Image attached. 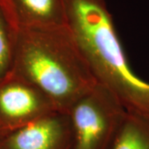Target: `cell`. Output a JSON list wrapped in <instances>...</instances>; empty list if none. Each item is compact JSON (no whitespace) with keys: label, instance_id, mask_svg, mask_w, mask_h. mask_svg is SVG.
I'll use <instances>...</instances> for the list:
<instances>
[{"label":"cell","instance_id":"1","mask_svg":"<svg viewBox=\"0 0 149 149\" xmlns=\"http://www.w3.org/2000/svg\"><path fill=\"white\" fill-rule=\"evenodd\" d=\"M11 72L65 113L98 83L68 26L17 30Z\"/></svg>","mask_w":149,"mask_h":149},{"label":"cell","instance_id":"2","mask_svg":"<svg viewBox=\"0 0 149 149\" xmlns=\"http://www.w3.org/2000/svg\"><path fill=\"white\" fill-rule=\"evenodd\" d=\"M67 26L98 83L128 113L149 118V83L131 68L105 0H65Z\"/></svg>","mask_w":149,"mask_h":149},{"label":"cell","instance_id":"3","mask_svg":"<svg viewBox=\"0 0 149 149\" xmlns=\"http://www.w3.org/2000/svg\"><path fill=\"white\" fill-rule=\"evenodd\" d=\"M126 113L117 97L97 83L67 113L74 149H110Z\"/></svg>","mask_w":149,"mask_h":149},{"label":"cell","instance_id":"4","mask_svg":"<svg viewBox=\"0 0 149 149\" xmlns=\"http://www.w3.org/2000/svg\"><path fill=\"white\" fill-rule=\"evenodd\" d=\"M36 85L9 72L0 80V138L56 112Z\"/></svg>","mask_w":149,"mask_h":149},{"label":"cell","instance_id":"5","mask_svg":"<svg viewBox=\"0 0 149 149\" xmlns=\"http://www.w3.org/2000/svg\"><path fill=\"white\" fill-rule=\"evenodd\" d=\"M0 149H74L69 115L54 112L2 137Z\"/></svg>","mask_w":149,"mask_h":149},{"label":"cell","instance_id":"6","mask_svg":"<svg viewBox=\"0 0 149 149\" xmlns=\"http://www.w3.org/2000/svg\"><path fill=\"white\" fill-rule=\"evenodd\" d=\"M16 30L67 26L65 0H0Z\"/></svg>","mask_w":149,"mask_h":149},{"label":"cell","instance_id":"7","mask_svg":"<svg viewBox=\"0 0 149 149\" xmlns=\"http://www.w3.org/2000/svg\"><path fill=\"white\" fill-rule=\"evenodd\" d=\"M110 149H149V118L127 112Z\"/></svg>","mask_w":149,"mask_h":149},{"label":"cell","instance_id":"8","mask_svg":"<svg viewBox=\"0 0 149 149\" xmlns=\"http://www.w3.org/2000/svg\"><path fill=\"white\" fill-rule=\"evenodd\" d=\"M16 32L0 1V80L12 69Z\"/></svg>","mask_w":149,"mask_h":149}]
</instances>
